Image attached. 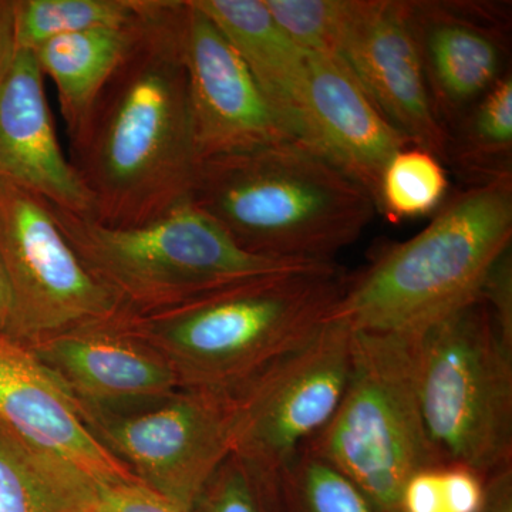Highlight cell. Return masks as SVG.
<instances>
[{
	"label": "cell",
	"mask_w": 512,
	"mask_h": 512,
	"mask_svg": "<svg viewBox=\"0 0 512 512\" xmlns=\"http://www.w3.org/2000/svg\"><path fill=\"white\" fill-rule=\"evenodd\" d=\"M279 481L303 512H379L348 477L303 447L279 470Z\"/></svg>",
	"instance_id": "d4e9b609"
},
{
	"label": "cell",
	"mask_w": 512,
	"mask_h": 512,
	"mask_svg": "<svg viewBox=\"0 0 512 512\" xmlns=\"http://www.w3.org/2000/svg\"><path fill=\"white\" fill-rule=\"evenodd\" d=\"M192 2L237 49L289 134L311 147L308 56L279 28L264 0Z\"/></svg>",
	"instance_id": "ac0fdd59"
},
{
	"label": "cell",
	"mask_w": 512,
	"mask_h": 512,
	"mask_svg": "<svg viewBox=\"0 0 512 512\" xmlns=\"http://www.w3.org/2000/svg\"><path fill=\"white\" fill-rule=\"evenodd\" d=\"M512 175L473 185L416 237L346 279L329 318L356 332L419 336L480 298L511 249Z\"/></svg>",
	"instance_id": "277c9868"
},
{
	"label": "cell",
	"mask_w": 512,
	"mask_h": 512,
	"mask_svg": "<svg viewBox=\"0 0 512 512\" xmlns=\"http://www.w3.org/2000/svg\"><path fill=\"white\" fill-rule=\"evenodd\" d=\"M424 426L441 463L511 466L512 346L480 298L416 336Z\"/></svg>",
	"instance_id": "52a82bcc"
},
{
	"label": "cell",
	"mask_w": 512,
	"mask_h": 512,
	"mask_svg": "<svg viewBox=\"0 0 512 512\" xmlns=\"http://www.w3.org/2000/svg\"><path fill=\"white\" fill-rule=\"evenodd\" d=\"M190 201L245 251L291 261L333 262L377 211L365 188L299 141L201 161Z\"/></svg>",
	"instance_id": "3957f363"
},
{
	"label": "cell",
	"mask_w": 512,
	"mask_h": 512,
	"mask_svg": "<svg viewBox=\"0 0 512 512\" xmlns=\"http://www.w3.org/2000/svg\"><path fill=\"white\" fill-rule=\"evenodd\" d=\"M144 19L124 28L55 37L32 50L43 76L55 84L70 138L79 133L101 90L137 42Z\"/></svg>",
	"instance_id": "d6986e66"
},
{
	"label": "cell",
	"mask_w": 512,
	"mask_h": 512,
	"mask_svg": "<svg viewBox=\"0 0 512 512\" xmlns=\"http://www.w3.org/2000/svg\"><path fill=\"white\" fill-rule=\"evenodd\" d=\"M190 512H285L279 471L232 453Z\"/></svg>",
	"instance_id": "cb8c5ba5"
},
{
	"label": "cell",
	"mask_w": 512,
	"mask_h": 512,
	"mask_svg": "<svg viewBox=\"0 0 512 512\" xmlns=\"http://www.w3.org/2000/svg\"><path fill=\"white\" fill-rule=\"evenodd\" d=\"M306 56L311 147L377 204L384 168L413 144L377 109L339 56Z\"/></svg>",
	"instance_id": "e0dca14e"
},
{
	"label": "cell",
	"mask_w": 512,
	"mask_h": 512,
	"mask_svg": "<svg viewBox=\"0 0 512 512\" xmlns=\"http://www.w3.org/2000/svg\"><path fill=\"white\" fill-rule=\"evenodd\" d=\"M183 55L201 161L296 141L227 36L185 0Z\"/></svg>",
	"instance_id": "8fae6325"
},
{
	"label": "cell",
	"mask_w": 512,
	"mask_h": 512,
	"mask_svg": "<svg viewBox=\"0 0 512 512\" xmlns=\"http://www.w3.org/2000/svg\"><path fill=\"white\" fill-rule=\"evenodd\" d=\"M80 412L97 440L144 487L185 512L234 453L232 396L181 389L137 412Z\"/></svg>",
	"instance_id": "9c48e42d"
},
{
	"label": "cell",
	"mask_w": 512,
	"mask_h": 512,
	"mask_svg": "<svg viewBox=\"0 0 512 512\" xmlns=\"http://www.w3.org/2000/svg\"><path fill=\"white\" fill-rule=\"evenodd\" d=\"M0 265L15 303L18 340L26 345L124 316L80 261L45 198L3 180Z\"/></svg>",
	"instance_id": "ba28073f"
},
{
	"label": "cell",
	"mask_w": 512,
	"mask_h": 512,
	"mask_svg": "<svg viewBox=\"0 0 512 512\" xmlns=\"http://www.w3.org/2000/svg\"><path fill=\"white\" fill-rule=\"evenodd\" d=\"M100 512H185L140 483L109 485L100 491Z\"/></svg>",
	"instance_id": "f1b7e54d"
},
{
	"label": "cell",
	"mask_w": 512,
	"mask_h": 512,
	"mask_svg": "<svg viewBox=\"0 0 512 512\" xmlns=\"http://www.w3.org/2000/svg\"><path fill=\"white\" fill-rule=\"evenodd\" d=\"M15 50L13 40L12 0H0V77Z\"/></svg>",
	"instance_id": "1f68e13d"
},
{
	"label": "cell",
	"mask_w": 512,
	"mask_h": 512,
	"mask_svg": "<svg viewBox=\"0 0 512 512\" xmlns=\"http://www.w3.org/2000/svg\"><path fill=\"white\" fill-rule=\"evenodd\" d=\"M339 57L394 128L447 161L450 136L431 103L409 2L357 0Z\"/></svg>",
	"instance_id": "7c38bea8"
},
{
	"label": "cell",
	"mask_w": 512,
	"mask_h": 512,
	"mask_svg": "<svg viewBox=\"0 0 512 512\" xmlns=\"http://www.w3.org/2000/svg\"><path fill=\"white\" fill-rule=\"evenodd\" d=\"M101 488L0 427V512H100Z\"/></svg>",
	"instance_id": "ffe728a7"
},
{
	"label": "cell",
	"mask_w": 512,
	"mask_h": 512,
	"mask_svg": "<svg viewBox=\"0 0 512 512\" xmlns=\"http://www.w3.org/2000/svg\"><path fill=\"white\" fill-rule=\"evenodd\" d=\"M150 6L151 0H12L13 40L35 50L59 36L133 26Z\"/></svg>",
	"instance_id": "7402d4cb"
},
{
	"label": "cell",
	"mask_w": 512,
	"mask_h": 512,
	"mask_svg": "<svg viewBox=\"0 0 512 512\" xmlns=\"http://www.w3.org/2000/svg\"><path fill=\"white\" fill-rule=\"evenodd\" d=\"M512 77L505 73L450 133L447 161L474 185L511 174Z\"/></svg>",
	"instance_id": "44dd1931"
},
{
	"label": "cell",
	"mask_w": 512,
	"mask_h": 512,
	"mask_svg": "<svg viewBox=\"0 0 512 512\" xmlns=\"http://www.w3.org/2000/svg\"><path fill=\"white\" fill-rule=\"evenodd\" d=\"M431 103L448 136L505 73V25L490 6L409 2Z\"/></svg>",
	"instance_id": "9a60e30c"
},
{
	"label": "cell",
	"mask_w": 512,
	"mask_h": 512,
	"mask_svg": "<svg viewBox=\"0 0 512 512\" xmlns=\"http://www.w3.org/2000/svg\"><path fill=\"white\" fill-rule=\"evenodd\" d=\"M279 28L306 55L340 56L357 0H264Z\"/></svg>",
	"instance_id": "484cf974"
},
{
	"label": "cell",
	"mask_w": 512,
	"mask_h": 512,
	"mask_svg": "<svg viewBox=\"0 0 512 512\" xmlns=\"http://www.w3.org/2000/svg\"><path fill=\"white\" fill-rule=\"evenodd\" d=\"M400 512H451L444 464L409 478L400 497Z\"/></svg>",
	"instance_id": "4316f807"
},
{
	"label": "cell",
	"mask_w": 512,
	"mask_h": 512,
	"mask_svg": "<svg viewBox=\"0 0 512 512\" xmlns=\"http://www.w3.org/2000/svg\"><path fill=\"white\" fill-rule=\"evenodd\" d=\"M345 276L335 264L249 279L146 315L117 320L156 350L181 389L234 396L329 319Z\"/></svg>",
	"instance_id": "7a4b0ae2"
},
{
	"label": "cell",
	"mask_w": 512,
	"mask_h": 512,
	"mask_svg": "<svg viewBox=\"0 0 512 512\" xmlns=\"http://www.w3.org/2000/svg\"><path fill=\"white\" fill-rule=\"evenodd\" d=\"M353 330L328 319L232 396L234 453L279 471L338 409L350 375Z\"/></svg>",
	"instance_id": "30bf717a"
},
{
	"label": "cell",
	"mask_w": 512,
	"mask_h": 512,
	"mask_svg": "<svg viewBox=\"0 0 512 512\" xmlns=\"http://www.w3.org/2000/svg\"><path fill=\"white\" fill-rule=\"evenodd\" d=\"M480 512H512V468H500L485 481V501Z\"/></svg>",
	"instance_id": "f546056e"
},
{
	"label": "cell",
	"mask_w": 512,
	"mask_h": 512,
	"mask_svg": "<svg viewBox=\"0 0 512 512\" xmlns=\"http://www.w3.org/2000/svg\"><path fill=\"white\" fill-rule=\"evenodd\" d=\"M448 181L439 158L409 146L394 154L384 168L377 195V211L397 224L437 210L446 197Z\"/></svg>",
	"instance_id": "603a6c76"
},
{
	"label": "cell",
	"mask_w": 512,
	"mask_h": 512,
	"mask_svg": "<svg viewBox=\"0 0 512 512\" xmlns=\"http://www.w3.org/2000/svg\"><path fill=\"white\" fill-rule=\"evenodd\" d=\"M349 478L379 512H400L409 478L443 466L424 426L416 336L353 330L348 386L303 446Z\"/></svg>",
	"instance_id": "8992f818"
},
{
	"label": "cell",
	"mask_w": 512,
	"mask_h": 512,
	"mask_svg": "<svg viewBox=\"0 0 512 512\" xmlns=\"http://www.w3.org/2000/svg\"><path fill=\"white\" fill-rule=\"evenodd\" d=\"M185 2L153 0L137 42L79 133L74 170L92 218L136 227L190 201L200 158L183 55Z\"/></svg>",
	"instance_id": "6da1fadb"
},
{
	"label": "cell",
	"mask_w": 512,
	"mask_h": 512,
	"mask_svg": "<svg viewBox=\"0 0 512 512\" xmlns=\"http://www.w3.org/2000/svg\"><path fill=\"white\" fill-rule=\"evenodd\" d=\"M480 299L487 306L498 332L505 342L512 346V256L511 249L493 266L483 289Z\"/></svg>",
	"instance_id": "83f0119b"
},
{
	"label": "cell",
	"mask_w": 512,
	"mask_h": 512,
	"mask_svg": "<svg viewBox=\"0 0 512 512\" xmlns=\"http://www.w3.org/2000/svg\"><path fill=\"white\" fill-rule=\"evenodd\" d=\"M47 204L80 261L124 315L165 311L238 282L335 264L251 254L191 201L136 227H110Z\"/></svg>",
	"instance_id": "5b68a950"
},
{
	"label": "cell",
	"mask_w": 512,
	"mask_h": 512,
	"mask_svg": "<svg viewBox=\"0 0 512 512\" xmlns=\"http://www.w3.org/2000/svg\"><path fill=\"white\" fill-rule=\"evenodd\" d=\"M0 427L101 487L140 483L97 440L72 394L32 348L6 335H0Z\"/></svg>",
	"instance_id": "4fadbf2b"
},
{
	"label": "cell",
	"mask_w": 512,
	"mask_h": 512,
	"mask_svg": "<svg viewBox=\"0 0 512 512\" xmlns=\"http://www.w3.org/2000/svg\"><path fill=\"white\" fill-rule=\"evenodd\" d=\"M0 180L92 217L89 192L64 156L32 50L15 46L0 77Z\"/></svg>",
	"instance_id": "2e32d148"
},
{
	"label": "cell",
	"mask_w": 512,
	"mask_h": 512,
	"mask_svg": "<svg viewBox=\"0 0 512 512\" xmlns=\"http://www.w3.org/2000/svg\"><path fill=\"white\" fill-rule=\"evenodd\" d=\"M80 409L130 413L181 390L170 365L116 322L84 326L29 345Z\"/></svg>",
	"instance_id": "5bb4252c"
},
{
	"label": "cell",
	"mask_w": 512,
	"mask_h": 512,
	"mask_svg": "<svg viewBox=\"0 0 512 512\" xmlns=\"http://www.w3.org/2000/svg\"><path fill=\"white\" fill-rule=\"evenodd\" d=\"M0 335L18 339V319L8 279L0 265Z\"/></svg>",
	"instance_id": "4dcf8cb0"
}]
</instances>
